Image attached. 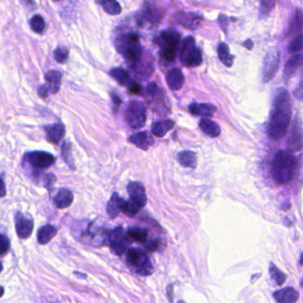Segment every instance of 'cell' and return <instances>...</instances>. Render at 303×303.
<instances>
[{
  "label": "cell",
  "mask_w": 303,
  "mask_h": 303,
  "mask_svg": "<svg viewBox=\"0 0 303 303\" xmlns=\"http://www.w3.org/2000/svg\"><path fill=\"white\" fill-rule=\"evenodd\" d=\"M292 117V101L289 93L284 88L276 92L270 111L267 134L271 140L278 141L285 136Z\"/></svg>",
  "instance_id": "6da1fadb"
},
{
  "label": "cell",
  "mask_w": 303,
  "mask_h": 303,
  "mask_svg": "<svg viewBox=\"0 0 303 303\" xmlns=\"http://www.w3.org/2000/svg\"><path fill=\"white\" fill-rule=\"evenodd\" d=\"M115 44L118 51L126 60L129 67L133 66L146 53L141 45L139 35L134 31L119 34Z\"/></svg>",
  "instance_id": "7a4b0ae2"
},
{
  "label": "cell",
  "mask_w": 303,
  "mask_h": 303,
  "mask_svg": "<svg viewBox=\"0 0 303 303\" xmlns=\"http://www.w3.org/2000/svg\"><path fill=\"white\" fill-rule=\"evenodd\" d=\"M296 160L288 151H280L277 153L272 163L271 174L276 183L282 185L289 182L294 178Z\"/></svg>",
  "instance_id": "3957f363"
},
{
  "label": "cell",
  "mask_w": 303,
  "mask_h": 303,
  "mask_svg": "<svg viewBox=\"0 0 303 303\" xmlns=\"http://www.w3.org/2000/svg\"><path fill=\"white\" fill-rule=\"evenodd\" d=\"M180 41V33L174 28H167L158 34L156 43L161 49L162 57L166 62H171L175 60Z\"/></svg>",
  "instance_id": "277c9868"
},
{
  "label": "cell",
  "mask_w": 303,
  "mask_h": 303,
  "mask_svg": "<svg viewBox=\"0 0 303 303\" xmlns=\"http://www.w3.org/2000/svg\"><path fill=\"white\" fill-rule=\"evenodd\" d=\"M128 267L138 275L149 276L153 272V266L146 252L139 248H130L126 252Z\"/></svg>",
  "instance_id": "5b68a950"
},
{
  "label": "cell",
  "mask_w": 303,
  "mask_h": 303,
  "mask_svg": "<svg viewBox=\"0 0 303 303\" xmlns=\"http://www.w3.org/2000/svg\"><path fill=\"white\" fill-rule=\"evenodd\" d=\"M180 59L184 66L195 68L203 62L202 52L197 46L195 38L189 36L182 41L180 48Z\"/></svg>",
  "instance_id": "8992f818"
},
{
  "label": "cell",
  "mask_w": 303,
  "mask_h": 303,
  "mask_svg": "<svg viewBox=\"0 0 303 303\" xmlns=\"http://www.w3.org/2000/svg\"><path fill=\"white\" fill-rule=\"evenodd\" d=\"M125 119L128 126L132 129L143 127L147 119L145 106L142 102L135 101L129 102L125 114Z\"/></svg>",
  "instance_id": "52a82bcc"
},
{
  "label": "cell",
  "mask_w": 303,
  "mask_h": 303,
  "mask_svg": "<svg viewBox=\"0 0 303 303\" xmlns=\"http://www.w3.org/2000/svg\"><path fill=\"white\" fill-rule=\"evenodd\" d=\"M280 62V52L278 50H270L267 52L262 67V80L270 82L275 76Z\"/></svg>",
  "instance_id": "ba28073f"
},
{
  "label": "cell",
  "mask_w": 303,
  "mask_h": 303,
  "mask_svg": "<svg viewBox=\"0 0 303 303\" xmlns=\"http://www.w3.org/2000/svg\"><path fill=\"white\" fill-rule=\"evenodd\" d=\"M24 161L36 169H47L55 161L52 154L46 152H31L24 155Z\"/></svg>",
  "instance_id": "9c48e42d"
},
{
  "label": "cell",
  "mask_w": 303,
  "mask_h": 303,
  "mask_svg": "<svg viewBox=\"0 0 303 303\" xmlns=\"http://www.w3.org/2000/svg\"><path fill=\"white\" fill-rule=\"evenodd\" d=\"M108 242L116 254H122L125 252L127 247V239L124 233L123 227H118L111 230L108 236Z\"/></svg>",
  "instance_id": "30bf717a"
},
{
  "label": "cell",
  "mask_w": 303,
  "mask_h": 303,
  "mask_svg": "<svg viewBox=\"0 0 303 303\" xmlns=\"http://www.w3.org/2000/svg\"><path fill=\"white\" fill-rule=\"evenodd\" d=\"M174 20L176 24L190 29L199 28L203 22V18L199 14L185 13L181 11L174 14Z\"/></svg>",
  "instance_id": "8fae6325"
},
{
  "label": "cell",
  "mask_w": 303,
  "mask_h": 303,
  "mask_svg": "<svg viewBox=\"0 0 303 303\" xmlns=\"http://www.w3.org/2000/svg\"><path fill=\"white\" fill-rule=\"evenodd\" d=\"M302 124L298 117L295 118L292 129L290 131L289 138L287 141V149L292 152L301 151L303 146V137H302Z\"/></svg>",
  "instance_id": "7c38bea8"
},
{
  "label": "cell",
  "mask_w": 303,
  "mask_h": 303,
  "mask_svg": "<svg viewBox=\"0 0 303 303\" xmlns=\"http://www.w3.org/2000/svg\"><path fill=\"white\" fill-rule=\"evenodd\" d=\"M128 194L130 199L133 200L136 204L142 208L147 203V196L143 185L139 181H132L127 185Z\"/></svg>",
  "instance_id": "4fadbf2b"
},
{
  "label": "cell",
  "mask_w": 303,
  "mask_h": 303,
  "mask_svg": "<svg viewBox=\"0 0 303 303\" xmlns=\"http://www.w3.org/2000/svg\"><path fill=\"white\" fill-rule=\"evenodd\" d=\"M33 227L32 220L26 218L23 213H17L15 216V227L20 238H28L32 234Z\"/></svg>",
  "instance_id": "5bb4252c"
},
{
  "label": "cell",
  "mask_w": 303,
  "mask_h": 303,
  "mask_svg": "<svg viewBox=\"0 0 303 303\" xmlns=\"http://www.w3.org/2000/svg\"><path fill=\"white\" fill-rule=\"evenodd\" d=\"M47 140L52 144H59L66 133L65 126L62 123H55L45 126Z\"/></svg>",
  "instance_id": "9a60e30c"
},
{
  "label": "cell",
  "mask_w": 303,
  "mask_h": 303,
  "mask_svg": "<svg viewBox=\"0 0 303 303\" xmlns=\"http://www.w3.org/2000/svg\"><path fill=\"white\" fill-rule=\"evenodd\" d=\"M166 82L171 90L179 91L184 85V75L178 68H174L167 72Z\"/></svg>",
  "instance_id": "2e32d148"
},
{
  "label": "cell",
  "mask_w": 303,
  "mask_h": 303,
  "mask_svg": "<svg viewBox=\"0 0 303 303\" xmlns=\"http://www.w3.org/2000/svg\"><path fill=\"white\" fill-rule=\"evenodd\" d=\"M147 6L144 7L137 16V24L139 25H142L144 23H150V24H155L156 22H158L161 19V11L154 8V6H150L146 4Z\"/></svg>",
  "instance_id": "e0dca14e"
},
{
  "label": "cell",
  "mask_w": 303,
  "mask_h": 303,
  "mask_svg": "<svg viewBox=\"0 0 303 303\" xmlns=\"http://www.w3.org/2000/svg\"><path fill=\"white\" fill-rule=\"evenodd\" d=\"M128 141L142 151H147L149 148L154 144V139L148 132L134 133L128 138Z\"/></svg>",
  "instance_id": "ac0fdd59"
},
{
  "label": "cell",
  "mask_w": 303,
  "mask_h": 303,
  "mask_svg": "<svg viewBox=\"0 0 303 303\" xmlns=\"http://www.w3.org/2000/svg\"><path fill=\"white\" fill-rule=\"evenodd\" d=\"M189 111L196 117L212 118L216 111V107L209 103H193L190 105Z\"/></svg>",
  "instance_id": "d6986e66"
},
{
  "label": "cell",
  "mask_w": 303,
  "mask_h": 303,
  "mask_svg": "<svg viewBox=\"0 0 303 303\" xmlns=\"http://www.w3.org/2000/svg\"><path fill=\"white\" fill-rule=\"evenodd\" d=\"M273 297L278 303H296L298 301L299 294L293 287H286L275 292Z\"/></svg>",
  "instance_id": "ffe728a7"
},
{
  "label": "cell",
  "mask_w": 303,
  "mask_h": 303,
  "mask_svg": "<svg viewBox=\"0 0 303 303\" xmlns=\"http://www.w3.org/2000/svg\"><path fill=\"white\" fill-rule=\"evenodd\" d=\"M45 77H46L47 86H48L49 93H51L52 95L57 94L61 87L62 73L58 71H48Z\"/></svg>",
  "instance_id": "44dd1931"
},
{
  "label": "cell",
  "mask_w": 303,
  "mask_h": 303,
  "mask_svg": "<svg viewBox=\"0 0 303 303\" xmlns=\"http://www.w3.org/2000/svg\"><path fill=\"white\" fill-rule=\"evenodd\" d=\"M175 126V122L171 119L158 120L152 125V133L156 137L162 138Z\"/></svg>",
  "instance_id": "7402d4cb"
},
{
  "label": "cell",
  "mask_w": 303,
  "mask_h": 303,
  "mask_svg": "<svg viewBox=\"0 0 303 303\" xmlns=\"http://www.w3.org/2000/svg\"><path fill=\"white\" fill-rule=\"evenodd\" d=\"M73 194L71 190L67 189H62L59 190L55 198L53 199L54 204L59 209H64L69 207L73 202Z\"/></svg>",
  "instance_id": "603a6c76"
},
{
  "label": "cell",
  "mask_w": 303,
  "mask_h": 303,
  "mask_svg": "<svg viewBox=\"0 0 303 303\" xmlns=\"http://www.w3.org/2000/svg\"><path fill=\"white\" fill-rule=\"evenodd\" d=\"M125 200L122 198H120L117 193H114L111 197V199L107 204V213L111 218H115L119 215V213L122 212Z\"/></svg>",
  "instance_id": "cb8c5ba5"
},
{
  "label": "cell",
  "mask_w": 303,
  "mask_h": 303,
  "mask_svg": "<svg viewBox=\"0 0 303 303\" xmlns=\"http://www.w3.org/2000/svg\"><path fill=\"white\" fill-rule=\"evenodd\" d=\"M199 127L209 137H218L221 133V129L218 125L210 119H201L199 122Z\"/></svg>",
  "instance_id": "d4e9b609"
},
{
  "label": "cell",
  "mask_w": 303,
  "mask_h": 303,
  "mask_svg": "<svg viewBox=\"0 0 303 303\" xmlns=\"http://www.w3.org/2000/svg\"><path fill=\"white\" fill-rule=\"evenodd\" d=\"M302 62H303V54L302 53H299V54L291 57L289 60L286 62L285 66H284V77L286 79H288L291 76H293L295 73V71H297L300 66L302 65Z\"/></svg>",
  "instance_id": "484cf974"
},
{
  "label": "cell",
  "mask_w": 303,
  "mask_h": 303,
  "mask_svg": "<svg viewBox=\"0 0 303 303\" xmlns=\"http://www.w3.org/2000/svg\"><path fill=\"white\" fill-rule=\"evenodd\" d=\"M302 27H303V13L302 10L296 9L292 19L290 21L287 34L289 36H294L297 33L301 34Z\"/></svg>",
  "instance_id": "4316f807"
},
{
  "label": "cell",
  "mask_w": 303,
  "mask_h": 303,
  "mask_svg": "<svg viewBox=\"0 0 303 303\" xmlns=\"http://www.w3.org/2000/svg\"><path fill=\"white\" fill-rule=\"evenodd\" d=\"M57 229L52 225H46L38 229V240L39 244L46 245L56 235Z\"/></svg>",
  "instance_id": "83f0119b"
},
{
  "label": "cell",
  "mask_w": 303,
  "mask_h": 303,
  "mask_svg": "<svg viewBox=\"0 0 303 303\" xmlns=\"http://www.w3.org/2000/svg\"><path fill=\"white\" fill-rule=\"evenodd\" d=\"M218 55L220 61L223 62L225 66L229 68L233 65L234 62V56L230 54L229 52V48L226 43H220L219 44L218 48Z\"/></svg>",
  "instance_id": "f1b7e54d"
},
{
  "label": "cell",
  "mask_w": 303,
  "mask_h": 303,
  "mask_svg": "<svg viewBox=\"0 0 303 303\" xmlns=\"http://www.w3.org/2000/svg\"><path fill=\"white\" fill-rule=\"evenodd\" d=\"M178 160L180 164V166L183 167H189V168H196L197 166V156L194 152L190 151H185L180 152L178 155Z\"/></svg>",
  "instance_id": "f546056e"
},
{
  "label": "cell",
  "mask_w": 303,
  "mask_h": 303,
  "mask_svg": "<svg viewBox=\"0 0 303 303\" xmlns=\"http://www.w3.org/2000/svg\"><path fill=\"white\" fill-rule=\"evenodd\" d=\"M109 75L112 76L119 85H126L131 80L127 71L122 68H114L112 70H110Z\"/></svg>",
  "instance_id": "4dcf8cb0"
},
{
  "label": "cell",
  "mask_w": 303,
  "mask_h": 303,
  "mask_svg": "<svg viewBox=\"0 0 303 303\" xmlns=\"http://www.w3.org/2000/svg\"><path fill=\"white\" fill-rule=\"evenodd\" d=\"M98 4L102 6V8L104 10L107 14L110 15H117L122 12L121 5L119 2L114 1V0H106V1H101L98 2Z\"/></svg>",
  "instance_id": "1f68e13d"
},
{
  "label": "cell",
  "mask_w": 303,
  "mask_h": 303,
  "mask_svg": "<svg viewBox=\"0 0 303 303\" xmlns=\"http://www.w3.org/2000/svg\"><path fill=\"white\" fill-rule=\"evenodd\" d=\"M126 235L134 241L145 242L148 237V230L142 227H130L128 228Z\"/></svg>",
  "instance_id": "d6a6232c"
},
{
  "label": "cell",
  "mask_w": 303,
  "mask_h": 303,
  "mask_svg": "<svg viewBox=\"0 0 303 303\" xmlns=\"http://www.w3.org/2000/svg\"><path fill=\"white\" fill-rule=\"evenodd\" d=\"M62 156L63 160L65 161V163H66L71 169H72V170L76 169L75 162H74L73 156H72L71 143L67 142H64L62 143Z\"/></svg>",
  "instance_id": "836d02e7"
},
{
  "label": "cell",
  "mask_w": 303,
  "mask_h": 303,
  "mask_svg": "<svg viewBox=\"0 0 303 303\" xmlns=\"http://www.w3.org/2000/svg\"><path fill=\"white\" fill-rule=\"evenodd\" d=\"M30 27L32 28L34 32L38 34L44 33L45 29H46V22L43 18L41 15L36 14L30 20L29 22Z\"/></svg>",
  "instance_id": "e575fe53"
},
{
  "label": "cell",
  "mask_w": 303,
  "mask_h": 303,
  "mask_svg": "<svg viewBox=\"0 0 303 303\" xmlns=\"http://www.w3.org/2000/svg\"><path fill=\"white\" fill-rule=\"evenodd\" d=\"M270 273L271 278L275 281L276 284H278V286H281L282 284H284L285 279H286V277H285L284 273H283L281 270H278V267H277L275 264H273L272 262L270 263Z\"/></svg>",
  "instance_id": "d590c367"
},
{
  "label": "cell",
  "mask_w": 303,
  "mask_h": 303,
  "mask_svg": "<svg viewBox=\"0 0 303 303\" xmlns=\"http://www.w3.org/2000/svg\"><path fill=\"white\" fill-rule=\"evenodd\" d=\"M140 209H141V207L135 202H133V200L130 199V200L125 202L123 209H122V213L126 214L129 217H133L137 214Z\"/></svg>",
  "instance_id": "8d00e7d4"
},
{
  "label": "cell",
  "mask_w": 303,
  "mask_h": 303,
  "mask_svg": "<svg viewBox=\"0 0 303 303\" xmlns=\"http://www.w3.org/2000/svg\"><path fill=\"white\" fill-rule=\"evenodd\" d=\"M303 50V34H299L288 46V52L290 53L301 52Z\"/></svg>",
  "instance_id": "74e56055"
},
{
  "label": "cell",
  "mask_w": 303,
  "mask_h": 303,
  "mask_svg": "<svg viewBox=\"0 0 303 303\" xmlns=\"http://www.w3.org/2000/svg\"><path fill=\"white\" fill-rule=\"evenodd\" d=\"M53 56L59 63H65L69 58V51L65 48H58L53 52Z\"/></svg>",
  "instance_id": "f35d334b"
},
{
  "label": "cell",
  "mask_w": 303,
  "mask_h": 303,
  "mask_svg": "<svg viewBox=\"0 0 303 303\" xmlns=\"http://www.w3.org/2000/svg\"><path fill=\"white\" fill-rule=\"evenodd\" d=\"M275 5L276 3L274 1H262L261 3V8H260L261 17L269 15L270 12L274 8Z\"/></svg>",
  "instance_id": "ab89813d"
},
{
  "label": "cell",
  "mask_w": 303,
  "mask_h": 303,
  "mask_svg": "<svg viewBox=\"0 0 303 303\" xmlns=\"http://www.w3.org/2000/svg\"><path fill=\"white\" fill-rule=\"evenodd\" d=\"M126 86H127L128 92L132 95H139L142 94V86L139 85L136 81L130 80Z\"/></svg>",
  "instance_id": "60d3db41"
},
{
  "label": "cell",
  "mask_w": 303,
  "mask_h": 303,
  "mask_svg": "<svg viewBox=\"0 0 303 303\" xmlns=\"http://www.w3.org/2000/svg\"><path fill=\"white\" fill-rule=\"evenodd\" d=\"M9 239L5 237V235L0 234V254L5 253L9 250Z\"/></svg>",
  "instance_id": "b9f144b4"
},
{
  "label": "cell",
  "mask_w": 303,
  "mask_h": 303,
  "mask_svg": "<svg viewBox=\"0 0 303 303\" xmlns=\"http://www.w3.org/2000/svg\"><path fill=\"white\" fill-rule=\"evenodd\" d=\"M55 181H56V177L53 176L52 174H48V175L45 176V187L48 190H50L52 189V186H53Z\"/></svg>",
  "instance_id": "7bdbcfd3"
},
{
  "label": "cell",
  "mask_w": 303,
  "mask_h": 303,
  "mask_svg": "<svg viewBox=\"0 0 303 303\" xmlns=\"http://www.w3.org/2000/svg\"><path fill=\"white\" fill-rule=\"evenodd\" d=\"M160 246H161V241L159 239H153L148 243L147 248L150 251L154 252L158 250Z\"/></svg>",
  "instance_id": "ee69618b"
},
{
  "label": "cell",
  "mask_w": 303,
  "mask_h": 303,
  "mask_svg": "<svg viewBox=\"0 0 303 303\" xmlns=\"http://www.w3.org/2000/svg\"><path fill=\"white\" fill-rule=\"evenodd\" d=\"M38 94L42 99H47L49 95V90H48L47 85H42L38 88Z\"/></svg>",
  "instance_id": "f6af8a7d"
},
{
  "label": "cell",
  "mask_w": 303,
  "mask_h": 303,
  "mask_svg": "<svg viewBox=\"0 0 303 303\" xmlns=\"http://www.w3.org/2000/svg\"><path fill=\"white\" fill-rule=\"evenodd\" d=\"M110 96H111V99H112V101H113L114 106H115V108H119V106L121 105L122 103V100L121 98L119 97V95H117L116 93H110Z\"/></svg>",
  "instance_id": "bcb514c9"
},
{
  "label": "cell",
  "mask_w": 303,
  "mask_h": 303,
  "mask_svg": "<svg viewBox=\"0 0 303 303\" xmlns=\"http://www.w3.org/2000/svg\"><path fill=\"white\" fill-rule=\"evenodd\" d=\"M6 195V189H5V181L3 177L0 176V198H4Z\"/></svg>",
  "instance_id": "7dc6e473"
},
{
  "label": "cell",
  "mask_w": 303,
  "mask_h": 303,
  "mask_svg": "<svg viewBox=\"0 0 303 303\" xmlns=\"http://www.w3.org/2000/svg\"><path fill=\"white\" fill-rule=\"evenodd\" d=\"M173 284H169L168 286H167V289H166V292H167V298L169 299V302L170 303H173Z\"/></svg>",
  "instance_id": "c3c4849f"
},
{
  "label": "cell",
  "mask_w": 303,
  "mask_h": 303,
  "mask_svg": "<svg viewBox=\"0 0 303 303\" xmlns=\"http://www.w3.org/2000/svg\"><path fill=\"white\" fill-rule=\"evenodd\" d=\"M242 46L243 47H245V48H247L248 50H252V48H253V43L250 39H248L247 41H245V42L242 44Z\"/></svg>",
  "instance_id": "681fc988"
},
{
  "label": "cell",
  "mask_w": 303,
  "mask_h": 303,
  "mask_svg": "<svg viewBox=\"0 0 303 303\" xmlns=\"http://www.w3.org/2000/svg\"><path fill=\"white\" fill-rule=\"evenodd\" d=\"M295 93L296 94H294V95L296 97H298L299 99L302 100V95H303V85H302V84L299 86L298 91H295Z\"/></svg>",
  "instance_id": "f907efd6"
},
{
  "label": "cell",
  "mask_w": 303,
  "mask_h": 303,
  "mask_svg": "<svg viewBox=\"0 0 303 303\" xmlns=\"http://www.w3.org/2000/svg\"><path fill=\"white\" fill-rule=\"evenodd\" d=\"M4 292H5V290L4 288L0 285V297H2L3 296V294H4Z\"/></svg>",
  "instance_id": "816d5d0a"
},
{
  "label": "cell",
  "mask_w": 303,
  "mask_h": 303,
  "mask_svg": "<svg viewBox=\"0 0 303 303\" xmlns=\"http://www.w3.org/2000/svg\"><path fill=\"white\" fill-rule=\"evenodd\" d=\"M3 270V265H2V263H1V261H0V272Z\"/></svg>",
  "instance_id": "f5cc1de1"
},
{
  "label": "cell",
  "mask_w": 303,
  "mask_h": 303,
  "mask_svg": "<svg viewBox=\"0 0 303 303\" xmlns=\"http://www.w3.org/2000/svg\"><path fill=\"white\" fill-rule=\"evenodd\" d=\"M178 303H185L184 302H182V301H180Z\"/></svg>",
  "instance_id": "db71d44e"
}]
</instances>
